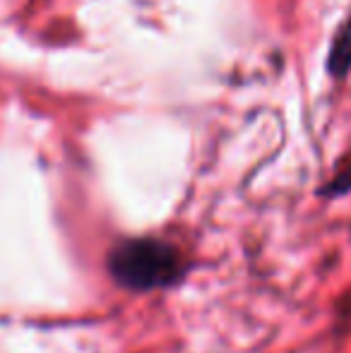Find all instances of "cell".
<instances>
[{"label":"cell","instance_id":"3","mask_svg":"<svg viewBox=\"0 0 351 353\" xmlns=\"http://www.w3.org/2000/svg\"><path fill=\"white\" fill-rule=\"evenodd\" d=\"M347 190H351V157H349V161L334 173V178L328 183V190L325 192H328V195H342V192H347Z\"/></svg>","mask_w":351,"mask_h":353},{"label":"cell","instance_id":"1","mask_svg":"<svg viewBox=\"0 0 351 353\" xmlns=\"http://www.w3.org/2000/svg\"><path fill=\"white\" fill-rule=\"evenodd\" d=\"M108 272L118 286L147 293L174 286L185 272V265L183 252L174 243L142 236L126 238L113 245V250L108 252Z\"/></svg>","mask_w":351,"mask_h":353},{"label":"cell","instance_id":"2","mask_svg":"<svg viewBox=\"0 0 351 353\" xmlns=\"http://www.w3.org/2000/svg\"><path fill=\"white\" fill-rule=\"evenodd\" d=\"M349 68H351V14L347 17V22L337 29L328 53V72L332 77L337 79L347 77Z\"/></svg>","mask_w":351,"mask_h":353}]
</instances>
